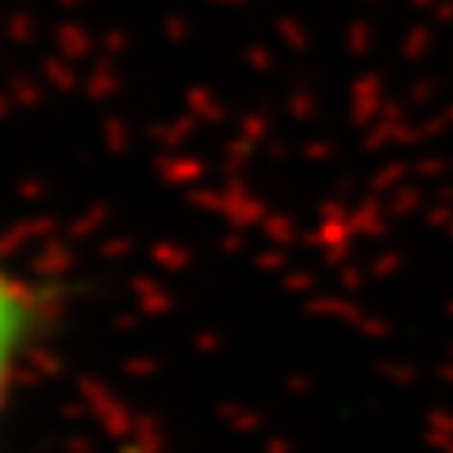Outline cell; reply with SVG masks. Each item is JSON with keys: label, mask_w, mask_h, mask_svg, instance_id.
Here are the masks:
<instances>
[{"label": "cell", "mask_w": 453, "mask_h": 453, "mask_svg": "<svg viewBox=\"0 0 453 453\" xmlns=\"http://www.w3.org/2000/svg\"><path fill=\"white\" fill-rule=\"evenodd\" d=\"M35 329V303L16 273L0 265V416L8 408L19 363L27 356V340Z\"/></svg>", "instance_id": "cell-1"}]
</instances>
